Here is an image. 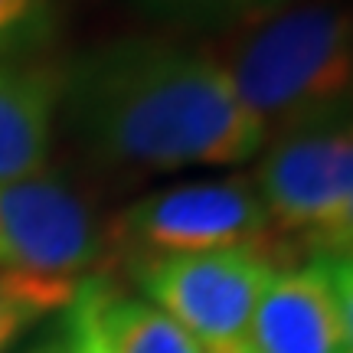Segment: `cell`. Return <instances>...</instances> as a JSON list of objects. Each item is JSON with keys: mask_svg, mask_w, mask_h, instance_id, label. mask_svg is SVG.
Instances as JSON below:
<instances>
[{"mask_svg": "<svg viewBox=\"0 0 353 353\" xmlns=\"http://www.w3.org/2000/svg\"><path fill=\"white\" fill-rule=\"evenodd\" d=\"M65 353H108L99 330V311H95V278H85L79 285L72 304L65 307Z\"/></svg>", "mask_w": 353, "mask_h": 353, "instance_id": "cell-11", "label": "cell"}, {"mask_svg": "<svg viewBox=\"0 0 353 353\" xmlns=\"http://www.w3.org/2000/svg\"><path fill=\"white\" fill-rule=\"evenodd\" d=\"M281 268L262 242L210 252L128 255V275L141 298L157 304L210 353L249 343V327L262 291Z\"/></svg>", "mask_w": 353, "mask_h": 353, "instance_id": "cell-3", "label": "cell"}, {"mask_svg": "<svg viewBox=\"0 0 353 353\" xmlns=\"http://www.w3.org/2000/svg\"><path fill=\"white\" fill-rule=\"evenodd\" d=\"M151 7L164 13H176V17H223V20H245L252 13H262L275 3L285 0H148Z\"/></svg>", "mask_w": 353, "mask_h": 353, "instance_id": "cell-13", "label": "cell"}, {"mask_svg": "<svg viewBox=\"0 0 353 353\" xmlns=\"http://www.w3.org/2000/svg\"><path fill=\"white\" fill-rule=\"evenodd\" d=\"M314 262L321 265V272L334 291L343 334H347V347L353 353V259H314Z\"/></svg>", "mask_w": 353, "mask_h": 353, "instance_id": "cell-14", "label": "cell"}, {"mask_svg": "<svg viewBox=\"0 0 353 353\" xmlns=\"http://www.w3.org/2000/svg\"><path fill=\"white\" fill-rule=\"evenodd\" d=\"M63 105V65L39 56H0V183L50 170Z\"/></svg>", "mask_w": 353, "mask_h": 353, "instance_id": "cell-7", "label": "cell"}, {"mask_svg": "<svg viewBox=\"0 0 353 353\" xmlns=\"http://www.w3.org/2000/svg\"><path fill=\"white\" fill-rule=\"evenodd\" d=\"M108 252V232L63 176L0 183V268L79 281Z\"/></svg>", "mask_w": 353, "mask_h": 353, "instance_id": "cell-6", "label": "cell"}, {"mask_svg": "<svg viewBox=\"0 0 353 353\" xmlns=\"http://www.w3.org/2000/svg\"><path fill=\"white\" fill-rule=\"evenodd\" d=\"M265 138L353 101V3H275L210 50Z\"/></svg>", "mask_w": 353, "mask_h": 353, "instance_id": "cell-2", "label": "cell"}, {"mask_svg": "<svg viewBox=\"0 0 353 353\" xmlns=\"http://www.w3.org/2000/svg\"><path fill=\"white\" fill-rule=\"evenodd\" d=\"M229 353H252V350H249V343H245V347H239V350H229Z\"/></svg>", "mask_w": 353, "mask_h": 353, "instance_id": "cell-17", "label": "cell"}, {"mask_svg": "<svg viewBox=\"0 0 353 353\" xmlns=\"http://www.w3.org/2000/svg\"><path fill=\"white\" fill-rule=\"evenodd\" d=\"M272 223L252 176L193 180L151 190L125 206L108 242L128 255L210 252L268 239Z\"/></svg>", "mask_w": 353, "mask_h": 353, "instance_id": "cell-5", "label": "cell"}, {"mask_svg": "<svg viewBox=\"0 0 353 353\" xmlns=\"http://www.w3.org/2000/svg\"><path fill=\"white\" fill-rule=\"evenodd\" d=\"M252 353H350L341 311L321 265H281L249 327Z\"/></svg>", "mask_w": 353, "mask_h": 353, "instance_id": "cell-8", "label": "cell"}, {"mask_svg": "<svg viewBox=\"0 0 353 353\" xmlns=\"http://www.w3.org/2000/svg\"><path fill=\"white\" fill-rule=\"evenodd\" d=\"M23 353H65V334H63V327L52 330V334H46L43 341H37L33 347H26Z\"/></svg>", "mask_w": 353, "mask_h": 353, "instance_id": "cell-16", "label": "cell"}, {"mask_svg": "<svg viewBox=\"0 0 353 353\" xmlns=\"http://www.w3.org/2000/svg\"><path fill=\"white\" fill-rule=\"evenodd\" d=\"M95 311L108 353H210L157 304L101 278H95Z\"/></svg>", "mask_w": 353, "mask_h": 353, "instance_id": "cell-9", "label": "cell"}, {"mask_svg": "<svg viewBox=\"0 0 353 353\" xmlns=\"http://www.w3.org/2000/svg\"><path fill=\"white\" fill-rule=\"evenodd\" d=\"M46 0H0V56H10L20 39L33 30Z\"/></svg>", "mask_w": 353, "mask_h": 353, "instance_id": "cell-15", "label": "cell"}, {"mask_svg": "<svg viewBox=\"0 0 353 353\" xmlns=\"http://www.w3.org/2000/svg\"><path fill=\"white\" fill-rule=\"evenodd\" d=\"M59 118L112 170L170 174L259 157L265 128L210 50L167 37H118L63 65Z\"/></svg>", "mask_w": 353, "mask_h": 353, "instance_id": "cell-1", "label": "cell"}, {"mask_svg": "<svg viewBox=\"0 0 353 353\" xmlns=\"http://www.w3.org/2000/svg\"><path fill=\"white\" fill-rule=\"evenodd\" d=\"M252 183L278 232L311 236L353 193V101L265 138Z\"/></svg>", "mask_w": 353, "mask_h": 353, "instance_id": "cell-4", "label": "cell"}, {"mask_svg": "<svg viewBox=\"0 0 353 353\" xmlns=\"http://www.w3.org/2000/svg\"><path fill=\"white\" fill-rule=\"evenodd\" d=\"M311 259H353V193L321 229L304 236Z\"/></svg>", "mask_w": 353, "mask_h": 353, "instance_id": "cell-12", "label": "cell"}, {"mask_svg": "<svg viewBox=\"0 0 353 353\" xmlns=\"http://www.w3.org/2000/svg\"><path fill=\"white\" fill-rule=\"evenodd\" d=\"M82 281L0 268V353L26 337L46 314L65 311Z\"/></svg>", "mask_w": 353, "mask_h": 353, "instance_id": "cell-10", "label": "cell"}]
</instances>
